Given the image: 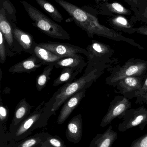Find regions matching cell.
<instances>
[{
	"label": "cell",
	"instance_id": "ac0fdd59",
	"mask_svg": "<svg viewBox=\"0 0 147 147\" xmlns=\"http://www.w3.org/2000/svg\"><path fill=\"white\" fill-rule=\"evenodd\" d=\"M108 22L114 30L121 31L129 34L136 33V28H134L133 22L128 20L125 16L117 15L109 18Z\"/></svg>",
	"mask_w": 147,
	"mask_h": 147
},
{
	"label": "cell",
	"instance_id": "d6986e66",
	"mask_svg": "<svg viewBox=\"0 0 147 147\" xmlns=\"http://www.w3.org/2000/svg\"><path fill=\"white\" fill-rule=\"evenodd\" d=\"M33 55H35L45 65L55 63L63 58L45 48L40 46L37 43L34 47Z\"/></svg>",
	"mask_w": 147,
	"mask_h": 147
},
{
	"label": "cell",
	"instance_id": "5b68a950",
	"mask_svg": "<svg viewBox=\"0 0 147 147\" xmlns=\"http://www.w3.org/2000/svg\"><path fill=\"white\" fill-rule=\"evenodd\" d=\"M147 72V61L140 59H129L122 66L115 67L105 82L107 84L115 87L121 80L131 76H144Z\"/></svg>",
	"mask_w": 147,
	"mask_h": 147
},
{
	"label": "cell",
	"instance_id": "30bf717a",
	"mask_svg": "<svg viewBox=\"0 0 147 147\" xmlns=\"http://www.w3.org/2000/svg\"><path fill=\"white\" fill-rule=\"evenodd\" d=\"M0 31L2 33L6 45L10 51L16 55L20 54L23 50L14 37L12 25L7 19L3 8H1L0 10Z\"/></svg>",
	"mask_w": 147,
	"mask_h": 147
},
{
	"label": "cell",
	"instance_id": "2e32d148",
	"mask_svg": "<svg viewBox=\"0 0 147 147\" xmlns=\"http://www.w3.org/2000/svg\"><path fill=\"white\" fill-rule=\"evenodd\" d=\"M118 138L117 132L110 125L103 134H98L92 140L89 147H111Z\"/></svg>",
	"mask_w": 147,
	"mask_h": 147
},
{
	"label": "cell",
	"instance_id": "7c38bea8",
	"mask_svg": "<svg viewBox=\"0 0 147 147\" xmlns=\"http://www.w3.org/2000/svg\"><path fill=\"white\" fill-rule=\"evenodd\" d=\"M87 89H83L70 97L63 105L58 117L57 122L59 125L63 124L73 111L81 102L85 96Z\"/></svg>",
	"mask_w": 147,
	"mask_h": 147
},
{
	"label": "cell",
	"instance_id": "836d02e7",
	"mask_svg": "<svg viewBox=\"0 0 147 147\" xmlns=\"http://www.w3.org/2000/svg\"><path fill=\"white\" fill-rule=\"evenodd\" d=\"M46 147L44 145H43V146H42V147Z\"/></svg>",
	"mask_w": 147,
	"mask_h": 147
},
{
	"label": "cell",
	"instance_id": "603a6c76",
	"mask_svg": "<svg viewBox=\"0 0 147 147\" xmlns=\"http://www.w3.org/2000/svg\"><path fill=\"white\" fill-rule=\"evenodd\" d=\"M54 67V63L47 65L43 70L42 73L37 76L35 84L38 91H41L46 86L47 84L50 80V76Z\"/></svg>",
	"mask_w": 147,
	"mask_h": 147
},
{
	"label": "cell",
	"instance_id": "ffe728a7",
	"mask_svg": "<svg viewBox=\"0 0 147 147\" xmlns=\"http://www.w3.org/2000/svg\"><path fill=\"white\" fill-rule=\"evenodd\" d=\"M33 106L26 102V98H22L17 104L13 120L14 125H18L22 120L29 115Z\"/></svg>",
	"mask_w": 147,
	"mask_h": 147
},
{
	"label": "cell",
	"instance_id": "1f68e13d",
	"mask_svg": "<svg viewBox=\"0 0 147 147\" xmlns=\"http://www.w3.org/2000/svg\"><path fill=\"white\" fill-rule=\"evenodd\" d=\"M136 33L147 36V26L136 28Z\"/></svg>",
	"mask_w": 147,
	"mask_h": 147
},
{
	"label": "cell",
	"instance_id": "4dcf8cb0",
	"mask_svg": "<svg viewBox=\"0 0 147 147\" xmlns=\"http://www.w3.org/2000/svg\"><path fill=\"white\" fill-rule=\"evenodd\" d=\"M49 142L50 144L54 147H66L61 141L54 137L49 138Z\"/></svg>",
	"mask_w": 147,
	"mask_h": 147
},
{
	"label": "cell",
	"instance_id": "e0dca14e",
	"mask_svg": "<svg viewBox=\"0 0 147 147\" xmlns=\"http://www.w3.org/2000/svg\"><path fill=\"white\" fill-rule=\"evenodd\" d=\"M87 65L83 57L78 54L63 58L54 63V67L57 69L71 68L81 72Z\"/></svg>",
	"mask_w": 147,
	"mask_h": 147
},
{
	"label": "cell",
	"instance_id": "3957f363",
	"mask_svg": "<svg viewBox=\"0 0 147 147\" xmlns=\"http://www.w3.org/2000/svg\"><path fill=\"white\" fill-rule=\"evenodd\" d=\"M30 19L32 24L46 35L54 39L69 40L70 34L61 26L47 17L39 10L25 1H21Z\"/></svg>",
	"mask_w": 147,
	"mask_h": 147
},
{
	"label": "cell",
	"instance_id": "cb8c5ba5",
	"mask_svg": "<svg viewBox=\"0 0 147 147\" xmlns=\"http://www.w3.org/2000/svg\"><path fill=\"white\" fill-rule=\"evenodd\" d=\"M132 10L134 12V15L130 20L132 22L140 21L147 24V2L138 8Z\"/></svg>",
	"mask_w": 147,
	"mask_h": 147
},
{
	"label": "cell",
	"instance_id": "4fadbf2b",
	"mask_svg": "<svg viewBox=\"0 0 147 147\" xmlns=\"http://www.w3.org/2000/svg\"><path fill=\"white\" fill-rule=\"evenodd\" d=\"M44 65H45L44 63L35 55H32L29 57L23 59L11 66L9 69L8 71L12 74L23 73L30 74L35 71L38 68Z\"/></svg>",
	"mask_w": 147,
	"mask_h": 147
},
{
	"label": "cell",
	"instance_id": "7a4b0ae2",
	"mask_svg": "<svg viewBox=\"0 0 147 147\" xmlns=\"http://www.w3.org/2000/svg\"><path fill=\"white\" fill-rule=\"evenodd\" d=\"M104 70L96 69L90 72L84 71L83 76L71 83L64 84L54 94L51 111L55 112L60 106L73 95L83 89H87L104 73Z\"/></svg>",
	"mask_w": 147,
	"mask_h": 147
},
{
	"label": "cell",
	"instance_id": "8fae6325",
	"mask_svg": "<svg viewBox=\"0 0 147 147\" xmlns=\"http://www.w3.org/2000/svg\"><path fill=\"white\" fill-rule=\"evenodd\" d=\"M99 9L98 14L107 16H114L117 15L129 16L132 11L119 3H109L108 0H96Z\"/></svg>",
	"mask_w": 147,
	"mask_h": 147
},
{
	"label": "cell",
	"instance_id": "8992f818",
	"mask_svg": "<svg viewBox=\"0 0 147 147\" xmlns=\"http://www.w3.org/2000/svg\"><path fill=\"white\" fill-rule=\"evenodd\" d=\"M121 119H123V121L118 126L120 132H125L136 127L143 131L147 124V109L143 105L137 109H129Z\"/></svg>",
	"mask_w": 147,
	"mask_h": 147
},
{
	"label": "cell",
	"instance_id": "f546056e",
	"mask_svg": "<svg viewBox=\"0 0 147 147\" xmlns=\"http://www.w3.org/2000/svg\"><path fill=\"white\" fill-rule=\"evenodd\" d=\"M38 141L39 140L38 139L33 138V139H29L23 142L21 145V147H32L36 145Z\"/></svg>",
	"mask_w": 147,
	"mask_h": 147
},
{
	"label": "cell",
	"instance_id": "6da1fadb",
	"mask_svg": "<svg viewBox=\"0 0 147 147\" xmlns=\"http://www.w3.org/2000/svg\"><path fill=\"white\" fill-rule=\"evenodd\" d=\"M70 16L78 26L85 31L89 38L94 35L106 38L110 29L99 23L97 14L91 13L65 0H54Z\"/></svg>",
	"mask_w": 147,
	"mask_h": 147
},
{
	"label": "cell",
	"instance_id": "9c48e42d",
	"mask_svg": "<svg viewBox=\"0 0 147 147\" xmlns=\"http://www.w3.org/2000/svg\"><path fill=\"white\" fill-rule=\"evenodd\" d=\"M38 44L40 46L63 58L67 57L79 53H82L87 57L89 56V53L86 49L70 44L47 41Z\"/></svg>",
	"mask_w": 147,
	"mask_h": 147
},
{
	"label": "cell",
	"instance_id": "d4e9b609",
	"mask_svg": "<svg viewBox=\"0 0 147 147\" xmlns=\"http://www.w3.org/2000/svg\"><path fill=\"white\" fill-rule=\"evenodd\" d=\"M7 56V48L6 41L2 33L0 31V63H4Z\"/></svg>",
	"mask_w": 147,
	"mask_h": 147
},
{
	"label": "cell",
	"instance_id": "d6a6232c",
	"mask_svg": "<svg viewBox=\"0 0 147 147\" xmlns=\"http://www.w3.org/2000/svg\"><path fill=\"white\" fill-rule=\"evenodd\" d=\"M143 103H146L147 105V92L142 96L138 104L141 105Z\"/></svg>",
	"mask_w": 147,
	"mask_h": 147
},
{
	"label": "cell",
	"instance_id": "9a60e30c",
	"mask_svg": "<svg viewBox=\"0 0 147 147\" xmlns=\"http://www.w3.org/2000/svg\"><path fill=\"white\" fill-rule=\"evenodd\" d=\"M83 119L81 114H78L70 121L66 131V136L69 141L74 144L78 143L83 134Z\"/></svg>",
	"mask_w": 147,
	"mask_h": 147
},
{
	"label": "cell",
	"instance_id": "5bb4252c",
	"mask_svg": "<svg viewBox=\"0 0 147 147\" xmlns=\"http://www.w3.org/2000/svg\"><path fill=\"white\" fill-rule=\"evenodd\" d=\"M13 27L14 37L19 44L22 50L25 52L33 55V49L36 42L34 40L33 35L24 32L15 25L11 24Z\"/></svg>",
	"mask_w": 147,
	"mask_h": 147
},
{
	"label": "cell",
	"instance_id": "52a82bcc",
	"mask_svg": "<svg viewBox=\"0 0 147 147\" xmlns=\"http://www.w3.org/2000/svg\"><path fill=\"white\" fill-rule=\"evenodd\" d=\"M132 103L129 99L123 96L115 97L110 104L106 115L102 119L100 126L104 127L116 118L121 119L126 111L131 109Z\"/></svg>",
	"mask_w": 147,
	"mask_h": 147
},
{
	"label": "cell",
	"instance_id": "ba28073f",
	"mask_svg": "<svg viewBox=\"0 0 147 147\" xmlns=\"http://www.w3.org/2000/svg\"><path fill=\"white\" fill-rule=\"evenodd\" d=\"M145 76H131L121 80L115 86L118 92L129 99L136 98L142 86Z\"/></svg>",
	"mask_w": 147,
	"mask_h": 147
},
{
	"label": "cell",
	"instance_id": "277c9868",
	"mask_svg": "<svg viewBox=\"0 0 147 147\" xmlns=\"http://www.w3.org/2000/svg\"><path fill=\"white\" fill-rule=\"evenodd\" d=\"M86 49L89 56L87 57V65L85 71L90 72L96 69L104 70L110 66V63L113 62L111 58L114 51L108 45L92 40Z\"/></svg>",
	"mask_w": 147,
	"mask_h": 147
},
{
	"label": "cell",
	"instance_id": "4316f807",
	"mask_svg": "<svg viewBox=\"0 0 147 147\" xmlns=\"http://www.w3.org/2000/svg\"><path fill=\"white\" fill-rule=\"evenodd\" d=\"M0 120L1 122H3L7 120L8 116L9 109L6 105H4L0 99Z\"/></svg>",
	"mask_w": 147,
	"mask_h": 147
},
{
	"label": "cell",
	"instance_id": "44dd1931",
	"mask_svg": "<svg viewBox=\"0 0 147 147\" xmlns=\"http://www.w3.org/2000/svg\"><path fill=\"white\" fill-rule=\"evenodd\" d=\"M81 71L71 68L63 69L59 76L54 81L53 85L57 86L62 84H69L73 81Z\"/></svg>",
	"mask_w": 147,
	"mask_h": 147
},
{
	"label": "cell",
	"instance_id": "7402d4cb",
	"mask_svg": "<svg viewBox=\"0 0 147 147\" xmlns=\"http://www.w3.org/2000/svg\"><path fill=\"white\" fill-rule=\"evenodd\" d=\"M38 5L45 11L53 20L57 22H61L64 20L62 15L52 4L46 0H35Z\"/></svg>",
	"mask_w": 147,
	"mask_h": 147
},
{
	"label": "cell",
	"instance_id": "484cf974",
	"mask_svg": "<svg viewBox=\"0 0 147 147\" xmlns=\"http://www.w3.org/2000/svg\"><path fill=\"white\" fill-rule=\"evenodd\" d=\"M129 147H147V133L134 140Z\"/></svg>",
	"mask_w": 147,
	"mask_h": 147
},
{
	"label": "cell",
	"instance_id": "83f0119b",
	"mask_svg": "<svg viewBox=\"0 0 147 147\" xmlns=\"http://www.w3.org/2000/svg\"><path fill=\"white\" fill-rule=\"evenodd\" d=\"M131 7V10L138 8L141 5L147 2V0H123Z\"/></svg>",
	"mask_w": 147,
	"mask_h": 147
},
{
	"label": "cell",
	"instance_id": "f1b7e54d",
	"mask_svg": "<svg viewBox=\"0 0 147 147\" xmlns=\"http://www.w3.org/2000/svg\"><path fill=\"white\" fill-rule=\"evenodd\" d=\"M147 92V74L145 75L144 78V80H143V86L141 90L139 92V95L138 97L136 98V103L138 104L140 102L141 98L142 96L146 93Z\"/></svg>",
	"mask_w": 147,
	"mask_h": 147
}]
</instances>
